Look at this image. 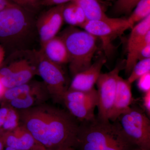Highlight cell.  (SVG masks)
<instances>
[{
	"instance_id": "cell-1",
	"label": "cell",
	"mask_w": 150,
	"mask_h": 150,
	"mask_svg": "<svg viewBox=\"0 0 150 150\" xmlns=\"http://www.w3.org/2000/svg\"><path fill=\"white\" fill-rule=\"evenodd\" d=\"M18 111L38 144L51 150L77 147L80 126L69 112L44 103Z\"/></svg>"
},
{
	"instance_id": "cell-2",
	"label": "cell",
	"mask_w": 150,
	"mask_h": 150,
	"mask_svg": "<svg viewBox=\"0 0 150 150\" xmlns=\"http://www.w3.org/2000/svg\"><path fill=\"white\" fill-rule=\"evenodd\" d=\"M80 126L77 147L80 150H124L131 144L119 123L96 119Z\"/></svg>"
},
{
	"instance_id": "cell-3",
	"label": "cell",
	"mask_w": 150,
	"mask_h": 150,
	"mask_svg": "<svg viewBox=\"0 0 150 150\" xmlns=\"http://www.w3.org/2000/svg\"><path fill=\"white\" fill-rule=\"evenodd\" d=\"M31 13L13 4L0 11V44L21 51L35 28Z\"/></svg>"
},
{
	"instance_id": "cell-4",
	"label": "cell",
	"mask_w": 150,
	"mask_h": 150,
	"mask_svg": "<svg viewBox=\"0 0 150 150\" xmlns=\"http://www.w3.org/2000/svg\"><path fill=\"white\" fill-rule=\"evenodd\" d=\"M61 37L69 57V68L73 76L90 67L97 49L98 38L85 30L74 26L67 28Z\"/></svg>"
},
{
	"instance_id": "cell-5",
	"label": "cell",
	"mask_w": 150,
	"mask_h": 150,
	"mask_svg": "<svg viewBox=\"0 0 150 150\" xmlns=\"http://www.w3.org/2000/svg\"><path fill=\"white\" fill-rule=\"evenodd\" d=\"M123 133L133 145L141 150H150V121L142 110L130 108L118 118Z\"/></svg>"
},
{
	"instance_id": "cell-6",
	"label": "cell",
	"mask_w": 150,
	"mask_h": 150,
	"mask_svg": "<svg viewBox=\"0 0 150 150\" xmlns=\"http://www.w3.org/2000/svg\"><path fill=\"white\" fill-rule=\"evenodd\" d=\"M81 27L100 39L107 56L111 55L115 49L112 43L114 40L132 28L127 19L110 17L103 20L87 21Z\"/></svg>"
},
{
	"instance_id": "cell-7",
	"label": "cell",
	"mask_w": 150,
	"mask_h": 150,
	"mask_svg": "<svg viewBox=\"0 0 150 150\" xmlns=\"http://www.w3.org/2000/svg\"><path fill=\"white\" fill-rule=\"evenodd\" d=\"M37 74L43 80L50 97L54 102H63L64 95L68 88L67 79L61 65L51 62L41 51H36Z\"/></svg>"
},
{
	"instance_id": "cell-8",
	"label": "cell",
	"mask_w": 150,
	"mask_h": 150,
	"mask_svg": "<svg viewBox=\"0 0 150 150\" xmlns=\"http://www.w3.org/2000/svg\"><path fill=\"white\" fill-rule=\"evenodd\" d=\"M22 55L9 64L0 69V78L6 89L29 82L37 74L36 51L32 55ZM31 55V54H30Z\"/></svg>"
},
{
	"instance_id": "cell-9",
	"label": "cell",
	"mask_w": 150,
	"mask_h": 150,
	"mask_svg": "<svg viewBox=\"0 0 150 150\" xmlns=\"http://www.w3.org/2000/svg\"><path fill=\"white\" fill-rule=\"evenodd\" d=\"M123 64L117 65L112 71L100 75L96 82L98 90V118L103 122H108L114 101L117 82Z\"/></svg>"
},
{
	"instance_id": "cell-10",
	"label": "cell",
	"mask_w": 150,
	"mask_h": 150,
	"mask_svg": "<svg viewBox=\"0 0 150 150\" xmlns=\"http://www.w3.org/2000/svg\"><path fill=\"white\" fill-rule=\"evenodd\" d=\"M129 36L127 45L125 71L130 74L137 62L141 50L150 44V15L134 25Z\"/></svg>"
},
{
	"instance_id": "cell-11",
	"label": "cell",
	"mask_w": 150,
	"mask_h": 150,
	"mask_svg": "<svg viewBox=\"0 0 150 150\" xmlns=\"http://www.w3.org/2000/svg\"><path fill=\"white\" fill-rule=\"evenodd\" d=\"M64 5L52 7L41 14L35 23L40 45L57 36L64 23L63 11Z\"/></svg>"
},
{
	"instance_id": "cell-12",
	"label": "cell",
	"mask_w": 150,
	"mask_h": 150,
	"mask_svg": "<svg viewBox=\"0 0 150 150\" xmlns=\"http://www.w3.org/2000/svg\"><path fill=\"white\" fill-rule=\"evenodd\" d=\"M106 62L105 57H100L86 69L76 74L68 89L85 91L93 89Z\"/></svg>"
},
{
	"instance_id": "cell-13",
	"label": "cell",
	"mask_w": 150,
	"mask_h": 150,
	"mask_svg": "<svg viewBox=\"0 0 150 150\" xmlns=\"http://www.w3.org/2000/svg\"><path fill=\"white\" fill-rule=\"evenodd\" d=\"M134 101L131 84L119 76L114 101L109 116V121L115 122L120 115L129 110Z\"/></svg>"
},
{
	"instance_id": "cell-14",
	"label": "cell",
	"mask_w": 150,
	"mask_h": 150,
	"mask_svg": "<svg viewBox=\"0 0 150 150\" xmlns=\"http://www.w3.org/2000/svg\"><path fill=\"white\" fill-rule=\"evenodd\" d=\"M2 137L5 148L17 150H30L38 143L29 131L21 124L13 131L3 132Z\"/></svg>"
},
{
	"instance_id": "cell-15",
	"label": "cell",
	"mask_w": 150,
	"mask_h": 150,
	"mask_svg": "<svg viewBox=\"0 0 150 150\" xmlns=\"http://www.w3.org/2000/svg\"><path fill=\"white\" fill-rule=\"evenodd\" d=\"M40 51L51 62L61 65L69 63V57L64 41L56 36L41 45Z\"/></svg>"
},
{
	"instance_id": "cell-16",
	"label": "cell",
	"mask_w": 150,
	"mask_h": 150,
	"mask_svg": "<svg viewBox=\"0 0 150 150\" xmlns=\"http://www.w3.org/2000/svg\"><path fill=\"white\" fill-rule=\"evenodd\" d=\"M69 112L73 117L83 122H89L96 119L94 110L98 101L86 103L63 102Z\"/></svg>"
},
{
	"instance_id": "cell-17",
	"label": "cell",
	"mask_w": 150,
	"mask_h": 150,
	"mask_svg": "<svg viewBox=\"0 0 150 150\" xmlns=\"http://www.w3.org/2000/svg\"><path fill=\"white\" fill-rule=\"evenodd\" d=\"M46 91L47 90L43 82L30 81L29 82L21 85L6 89L2 100L4 103H7L12 100L23 96Z\"/></svg>"
},
{
	"instance_id": "cell-18",
	"label": "cell",
	"mask_w": 150,
	"mask_h": 150,
	"mask_svg": "<svg viewBox=\"0 0 150 150\" xmlns=\"http://www.w3.org/2000/svg\"><path fill=\"white\" fill-rule=\"evenodd\" d=\"M49 97L48 91H46L23 96L6 103L17 110H25L44 103Z\"/></svg>"
},
{
	"instance_id": "cell-19",
	"label": "cell",
	"mask_w": 150,
	"mask_h": 150,
	"mask_svg": "<svg viewBox=\"0 0 150 150\" xmlns=\"http://www.w3.org/2000/svg\"><path fill=\"white\" fill-rule=\"evenodd\" d=\"M74 1L82 9L87 21L103 20L109 18L98 0H75Z\"/></svg>"
},
{
	"instance_id": "cell-20",
	"label": "cell",
	"mask_w": 150,
	"mask_h": 150,
	"mask_svg": "<svg viewBox=\"0 0 150 150\" xmlns=\"http://www.w3.org/2000/svg\"><path fill=\"white\" fill-rule=\"evenodd\" d=\"M98 101V93L95 88L89 91H80L68 89L63 97V102L69 101L76 103H86Z\"/></svg>"
},
{
	"instance_id": "cell-21",
	"label": "cell",
	"mask_w": 150,
	"mask_h": 150,
	"mask_svg": "<svg viewBox=\"0 0 150 150\" xmlns=\"http://www.w3.org/2000/svg\"><path fill=\"white\" fill-rule=\"evenodd\" d=\"M134 8L127 19L132 28L135 23L139 22L150 15V0H141Z\"/></svg>"
},
{
	"instance_id": "cell-22",
	"label": "cell",
	"mask_w": 150,
	"mask_h": 150,
	"mask_svg": "<svg viewBox=\"0 0 150 150\" xmlns=\"http://www.w3.org/2000/svg\"><path fill=\"white\" fill-rule=\"evenodd\" d=\"M150 72V58L142 59L137 62L127 80L132 84L139 78L147 73Z\"/></svg>"
},
{
	"instance_id": "cell-23",
	"label": "cell",
	"mask_w": 150,
	"mask_h": 150,
	"mask_svg": "<svg viewBox=\"0 0 150 150\" xmlns=\"http://www.w3.org/2000/svg\"><path fill=\"white\" fill-rule=\"evenodd\" d=\"M20 124L18 111L10 106L8 114L2 128V131L3 132L13 131Z\"/></svg>"
},
{
	"instance_id": "cell-24",
	"label": "cell",
	"mask_w": 150,
	"mask_h": 150,
	"mask_svg": "<svg viewBox=\"0 0 150 150\" xmlns=\"http://www.w3.org/2000/svg\"><path fill=\"white\" fill-rule=\"evenodd\" d=\"M76 4L75 2H70L65 4L63 11L64 21L71 26H78L76 18Z\"/></svg>"
},
{
	"instance_id": "cell-25",
	"label": "cell",
	"mask_w": 150,
	"mask_h": 150,
	"mask_svg": "<svg viewBox=\"0 0 150 150\" xmlns=\"http://www.w3.org/2000/svg\"><path fill=\"white\" fill-rule=\"evenodd\" d=\"M141 0H117L114 10L118 13H130Z\"/></svg>"
},
{
	"instance_id": "cell-26",
	"label": "cell",
	"mask_w": 150,
	"mask_h": 150,
	"mask_svg": "<svg viewBox=\"0 0 150 150\" xmlns=\"http://www.w3.org/2000/svg\"><path fill=\"white\" fill-rule=\"evenodd\" d=\"M42 0H10L16 5L33 13L38 10L41 5Z\"/></svg>"
},
{
	"instance_id": "cell-27",
	"label": "cell",
	"mask_w": 150,
	"mask_h": 150,
	"mask_svg": "<svg viewBox=\"0 0 150 150\" xmlns=\"http://www.w3.org/2000/svg\"><path fill=\"white\" fill-rule=\"evenodd\" d=\"M137 81V86L140 90L144 93L150 91V72L143 75Z\"/></svg>"
},
{
	"instance_id": "cell-28",
	"label": "cell",
	"mask_w": 150,
	"mask_h": 150,
	"mask_svg": "<svg viewBox=\"0 0 150 150\" xmlns=\"http://www.w3.org/2000/svg\"><path fill=\"white\" fill-rule=\"evenodd\" d=\"M75 3L76 4V18L78 26L81 27L87 21V19L82 9L76 3Z\"/></svg>"
},
{
	"instance_id": "cell-29",
	"label": "cell",
	"mask_w": 150,
	"mask_h": 150,
	"mask_svg": "<svg viewBox=\"0 0 150 150\" xmlns=\"http://www.w3.org/2000/svg\"><path fill=\"white\" fill-rule=\"evenodd\" d=\"M0 107V130L2 131L3 125L4 123L7 116L9 111L10 106L8 104L4 103Z\"/></svg>"
},
{
	"instance_id": "cell-30",
	"label": "cell",
	"mask_w": 150,
	"mask_h": 150,
	"mask_svg": "<svg viewBox=\"0 0 150 150\" xmlns=\"http://www.w3.org/2000/svg\"><path fill=\"white\" fill-rule=\"evenodd\" d=\"M75 0H42L41 5L49 6L64 4L70 2L74 1Z\"/></svg>"
},
{
	"instance_id": "cell-31",
	"label": "cell",
	"mask_w": 150,
	"mask_h": 150,
	"mask_svg": "<svg viewBox=\"0 0 150 150\" xmlns=\"http://www.w3.org/2000/svg\"><path fill=\"white\" fill-rule=\"evenodd\" d=\"M150 58V44L145 46L140 51L139 60Z\"/></svg>"
},
{
	"instance_id": "cell-32",
	"label": "cell",
	"mask_w": 150,
	"mask_h": 150,
	"mask_svg": "<svg viewBox=\"0 0 150 150\" xmlns=\"http://www.w3.org/2000/svg\"><path fill=\"white\" fill-rule=\"evenodd\" d=\"M143 105L149 115L150 114V91L145 93L143 97Z\"/></svg>"
},
{
	"instance_id": "cell-33",
	"label": "cell",
	"mask_w": 150,
	"mask_h": 150,
	"mask_svg": "<svg viewBox=\"0 0 150 150\" xmlns=\"http://www.w3.org/2000/svg\"><path fill=\"white\" fill-rule=\"evenodd\" d=\"M14 4L10 0H0V11Z\"/></svg>"
},
{
	"instance_id": "cell-34",
	"label": "cell",
	"mask_w": 150,
	"mask_h": 150,
	"mask_svg": "<svg viewBox=\"0 0 150 150\" xmlns=\"http://www.w3.org/2000/svg\"><path fill=\"white\" fill-rule=\"evenodd\" d=\"M5 56V50L0 44V66L2 64Z\"/></svg>"
},
{
	"instance_id": "cell-35",
	"label": "cell",
	"mask_w": 150,
	"mask_h": 150,
	"mask_svg": "<svg viewBox=\"0 0 150 150\" xmlns=\"http://www.w3.org/2000/svg\"><path fill=\"white\" fill-rule=\"evenodd\" d=\"M30 150H51L47 149L45 147L43 146L42 145L37 143L35 145L33 146L32 149Z\"/></svg>"
},
{
	"instance_id": "cell-36",
	"label": "cell",
	"mask_w": 150,
	"mask_h": 150,
	"mask_svg": "<svg viewBox=\"0 0 150 150\" xmlns=\"http://www.w3.org/2000/svg\"><path fill=\"white\" fill-rule=\"evenodd\" d=\"M6 90V89L3 85L1 81V78H0V100H2L3 96H4Z\"/></svg>"
},
{
	"instance_id": "cell-37",
	"label": "cell",
	"mask_w": 150,
	"mask_h": 150,
	"mask_svg": "<svg viewBox=\"0 0 150 150\" xmlns=\"http://www.w3.org/2000/svg\"><path fill=\"white\" fill-rule=\"evenodd\" d=\"M3 132H4L1 130H0V150H4V148L5 147L4 143H3L2 137V135Z\"/></svg>"
},
{
	"instance_id": "cell-38",
	"label": "cell",
	"mask_w": 150,
	"mask_h": 150,
	"mask_svg": "<svg viewBox=\"0 0 150 150\" xmlns=\"http://www.w3.org/2000/svg\"><path fill=\"white\" fill-rule=\"evenodd\" d=\"M5 150H17L15 149H13V148L11 147H5Z\"/></svg>"
},
{
	"instance_id": "cell-39",
	"label": "cell",
	"mask_w": 150,
	"mask_h": 150,
	"mask_svg": "<svg viewBox=\"0 0 150 150\" xmlns=\"http://www.w3.org/2000/svg\"><path fill=\"white\" fill-rule=\"evenodd\" d=\"M65 150H75L74 148H67V149H65Z\"/></svg>"
},
{
	"instance_id": "cell-40",
	"label": "cell",
	"mask_w": 150,
	"mask_h": 150,
	"mask_svg": "<svg viewBox=\"0 0 150 150\" xmlns=\"http://www.w3.org/2000/svg\"><path fill=\"white\" fill-rule=\"evenodd\" d=\"M109 1H112V0H109Z\"/></svg>"
},
{
	"instance_id": "cell-41",
	"label": "cell",
	"mask_w": 150,
	"mask_h": 150,
	"mask_svg": "<svg viewBox=\"0 0 150 150\" xmlns=\"http://www.w3.org/2000/svg\"></svg>"
}]
</instances>
